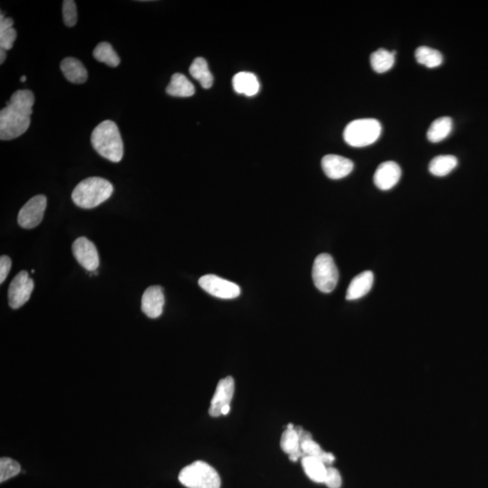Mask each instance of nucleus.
<instances>
[{
    "mask_svg": "<svg viewBox=\"0 0 488 488\" xmlns=\"http://www.w3.org/2000/svg\"><path fill=\"white\" fill-rule=\"evenodd\" d=\"M34 103V94L29 90H19L12 94L7 106L0 112L1 140L17 139L28 130Z\"/></svg>",
    "mask_w": 488,
    "mask_h": 488,
    "instance_id": "obj_1",
    "label": "nucleus"
},
{
    "mask_svg": "<svg viewBox=\"0 0 488 488\" xmlns=\"http://www.w3.org/2000/svg\"><path fill=\"white\" fill-rule=\"evenodd\" d=\"M91 142L95 151L106 160L115 163L122 160L124 142L115 122L106 121L99 124L92 131Z\"/></svg>",
    "mask_w": 488,
    "mask_h": 488,
    "instance_id": "obj_2",
    "label": "nucleus"
},
{
    "mask_svg": "<svg viewBox=\"0 0 488 488\" xmlns=\"http://www.w3.org/2000/svg\"><path fill=\"white\" fill-rule=\"evenodd\" d=\"M112 193V183L94 176L79 183L71 194V199L81 208L92 209L106 202Z\"/></svg>",
    "mask_w": 488,
    "mask_h": 488,
    "instance_id": "obj_3",
    "label": "nucleus"
},
{
    "mask_svg": "<svg viewBox=\"0 0 488 488\" xmlns=\"http://www.w3.org/2000/svg\"><path fill=\"white\" fill-rule=\"evenodd\" d=\"M179 481L187 488H220L221 478L217 470L203 461H196L179 473Z\"/></svg>",
    "mask_w": 488,
    "mask_h": 488,
    "instance_id": "obj_4",
    "label": "nucleus"
},
{
    "mask_svg": "<svg viewBox=\"0 0 488 488\" xmlns=\"http://www.w3.org/2000/svg\"><path fill=\"white\" fill-rule=\"evenodd\" d=\"M381 133L382 125L377 119H355L346 126L344 131V139L354 148H364L376 142Z\"/></svg>",
    "mask_w": 488,
    "mask_h": 488,
    "instance_id": "obj_5",
    "label": "nucleus"
},
{
    "mask_svg": "<svg viewBox=\"0 0 488 488\" xmlns=\"http://www.w3.org/2000/svg\"><path fill=\"white\" fill-rule=\"evenodd\" d=\"M338 269L334 259L328 253L319 254L314 262L312 278L317 289L323 293L333 292L338 283Z\"/></svg>",
    "mask_w": 488,
    "mask_h": 488,
    "instance_id": "obj_6",
    "label": "nucleus"
},
{
    "mask_svg": "<svg viewBox=\"0 0 488 488\" xmlns=\"http://www.w3.org/2000/svg\"><path fill=\"white\" fill-rule=\"evenodd\" d=\"M34 290V281L28 276V271H20L12 280L8 289V304L13 310H17L29 301Z\"/></svg>",
    "mask_w": 488,
    "mask_h": 488,
    "instance_id": "obj_7",
    "label": "nucleus"
},
{
    "mask_svg": "<svg viewBox=\"0 0 488 488\" xmlns=\"http://www.w3.org/2000/svg\"><path fill=\"white\" fill-rule=\"evenodd\" d=\"M47 205V199L43 194L32 197L20 209L19 217H17L19 226L25 229H33L39 226L43 220Z\"/></svg>",
    "mask_w": 488,
    "mask_h": 488,
    "instance_id": "obj_8",
    "label": "nucleus"
},
{
    "mask_svg": "<svg viewBox=\"0 0 488 488\" xmlns=\"http://www.w3.org/2000/svg\"><path fill=\"white\" fill-rule=\"evenodd\" d=\"M199 284L205 292L219 298L232 299L241 294V289L238 285L217 275H205L200 278Z\"/></svg>",
    "mask_w": 488,
    "mask_h": 488,
    "instance_id": "obj_9",
    "label": "nucleus"
},
{
    "mask_svg": "<svg viewBox=\"0 0 488 488\" xmlns=\"http://www.w3.org/2000/svg\"><path fill=\"white\" fill-rule=\"evenodd\" d=\"M71 249L77 262L87 271L92 272L98 269L100 259L94 242L85 237H80L74 241Z\"/></svg>",
    "mask_w": 488,
    "mask_h": 488,
    "instance_id": "obj_10",
    "label": "nucleus"
},
{
    "mask_svg": "<svg viewBox=\"0 0 488 488\" xmlns=\"http://www.w3.org/2000/svg\"><path fill=\"white\" fill-rule=\"evenodd\" d=\"M233 394H235V380L233 377L227 376L226 378L221 380L218 382L217 391L211 401L209 414L212 417H219L221 415V410L226 406H230Z\"/></svg>",
    "mask_w": 488,
    "mask_h": 488,
    "instance_id": "obj_11",
    "label": "nucleus"
},
{
    "mask_svg": "<svg viewBox=\"0 0 488 488\" xmlns=\"http://www.w3.org/2000/svg\"><path fill=\"white\" fill-rule=\"evenodd\" d=\"M402 169L394 161H386L379 165L373 176V182L379 190H392L399 182Z\"/></svg>",
    "mask_w": 488,
    "mask_h": 488,
    "instance_id": "obj_12",
    "label": "nucleus"
},
{
    "mask_svg": "<svg viewBox=\"0 0 488 488\" xmlns=\"http://www.w3.org/2000/svg\"><path fill=\"white\" fill-rule=\"evenodd\" d=\"M323 171L328 178L341 179L346 178L354 169V163L349 158L338 155H326L321 161Z\"/></svg>",
    "mask_w": 488,
    "mask_h": 488,
    "instance_id": "obj_13",
    "label": "nucleus"
},
{
    "mask_svg": "<svg viewBox=\"0 0 488 488\" xmlns=\"http://www.w3.org/2000/svg\"><path fill=\"white\" fill-rule=\"evenodd\" d=\"M165 297L160 286H151L145 290L142 299V310L146 316L157 319L163 313Z\"/></svg>",
    "mask_w": 488,
    "mask_h": 488,
    "instance_id": "obj_14",
    "label": "nucleus"
},
{
    "mask_svg": "<svg viewBox=\"0 0 488 488\" xmlns=\"http://www.w3.org/2000/svg\"><path fill=\"white\" fill-rule=\"evenodd\" d=\"M374 276L372 271H367L353 278L347 289V301H356L369 293L373 285Z\"/></svg>",
    "mask_w": 488,
    "mask_h": 488,
    "instance_id": "obj_15",
    "label": "nucleus"
},
{
    "mask_svg": "<svg viewBox=\"0 0 488 488\" xmlns=\"http://www.w3.org/2000/svg\"><path fill=\"white\" fill-rule=\"evenodd\" d=\"M280 447L285 453L289 454V460L296 462L304 457L301 448V441L294 425L287 424L286 430L281 436Z\"/></svg>",
    "mask_w": 488,
    "mask_h": 488,
    "instance_id": "obj_16",
    "label": "nucleus"
},
{
    "mask_svg": "<svg viewBox=\"0 0 488 488\" xmlns=\"http://www.w3.org/2000/svg\"><path fill=\"white\" fill-rule=\"evenodd\" d=\"M62 73L69 82L71 83H76V85H81V83H85L88 78V73L82 62L79 60L74 58H67L61 62Z\"/></svg>",
    "mask_w": 488,
    "mask_h": 488,
    "instance_id": "obj_17",
    "label": "nucleus"
},
{
    "mask_svg": "<svg viewBox=\"0 0 488 488\" xmlns=\"http://www.w3.org/2000/svg\"><path fill=\"white\" fill-rule=\"evenodd\" d=\"M233 86L235 91L239 94L254 96L258 94L260 83L255 74L241 71L233 76Z\"/></svg>",
    "mask_w": 488,
    "mask_h": 488,
    "instance_id": "obj_18",
    "label": "nucleus"
},
{
    "mask_svg": "<svg viewBox=\"0 0 488 488\" xmlns=\"http://www.w3.org/2000/svg\"><path fill=\"white\" fill-rule=\"evenodd\" d=\"M167 94L174 97L187 98L194 94L193 83L182 74H173L169 86L167 87Z\"/></svg>",
    "mask_w": 488,
    "mask_h": 488,
    "instance_id": "obj_19",
    "label": "nucleus"
},
{
    "mask_svg": "<svg viewBox=\"0 0 488 488\" xmlns=\"http://www.w3.org/2000/svg\"><path fill=\"white\" fill-rule=\"evenodd\" d=\"M301 464L308 478L316 483L324 484L328 470L324 462L316 457L305 456L302 457Z\"/></svg>",
    "mask_w": 488,
    "mask_h": 488,
    "instance_id": "obj_20",
    "label": "nucleus"
},
{
    "mask_svg": "<svg viewBox=\"0 0 488 488\" xmlns=\"http://www.w3.org/2000/svg\"><path fill=\"white\" fill-rule=\"evenodd\" d=\"M192 77L199 81L203 89L211 88L214 83V76L209 70L208 62L202 58H197L192 62L190 68Z\"/></svg>",
    "mask_w": 488,
    "mask_h": 488,
    "instance_id": "obj_21",
    "label": "nucleus"
},
{
    "mask_svg": "<svg viewBox=\"0 0 488 488\" xmlns=\"http://www.w3.org/2000/svg\"><path fill=\"white\" fill-rule=\"evenodd\" d=\"M453 121L450 117H441L435 119L428 130L427 137L430 142H441L450 135Z\"/></svg>",
    "mask_w": 488,
    "mask_h": 488,
    "instance_id": "obj_22",
    "label": "nucleus"
},
{
    "mask_svg": "<svg viewBox=\"0 0 488 488\" xmlns=\"http://www.w3.org/2000/svg\"><path fill=\"white\" fill-rule=\"evenodd\" d=\"M457 160L452 155H437L429 165V170L433 176H445L456 169Z\"/></svg>",
    "mask_w": 488,
    "mask_h": 488,
    "instance_id": "obj_23",
    "label": "nucleus"
},
{
    "mask_svg": "<svg viewBox=\"0 0 488 488\" xmlns=\"http://www.w3.org/2000/svg\"><path fill=\"white\" fill-rule=\"evenodd\" d=\"M395 51H389L380 48L371 55L370 62L373 70L378 74L385 73L394 67L395 62Z\"/></svg>",
    "mask_w": 488,
    "mask_h": 488,
    "instance_id": "obj_24",
    "label": "nucleus"
},
{
    "mask_svg": "<svg viewBox=\"0 0 488 488\" xmlns=\"http://www.w3.org/2000/svg\"><path fill=\"white\" fill-rule=\"evenodd\" d=\"M415 58L419 64L428 68L438 67L443 61V56L439 51L428 47H418L415 51Z\"/></svg>",
    "mask_w": 488,
    "mask_h": 488,
    "instance_id": "obj_25",
    "label": "nucleus"
},
{
    "mask_svg": "<svg viewBox=\"0 0 488 488\" xmlns=\"http://www.w3.org/2000/svg\"><path fill=\"white\" fill-rule=\"evenodd\" d=\"M94 56L98 62H103L110 67H117L121 64V59L113 49L112 44L103 42L95 47Z\"/></svg>",
    "mask_w": 488,
    "mask_h": 488,
    "instance_id": "obj_26",
    "label": "nucleus"
},
{
    "mask_svg": "<svg viewBox=\"0 0 488 488\" xmlns=\"http://www.w3.org/2000/svg\"><path fill=\"white\" fill-rule=\"evenodd\" d=\"M301 448L304 457H316V459L324 462L326 465H331L335 460L333 454L323 451L322 448L315 441H313V439H307V441L302 442Z\"/></svg>",
    "mask_w": 488,
    "mask_h": 488,
    "instance_id": "obj_27",
    "label": "nucleus"
},
{
    "mask_svg": "<svg viewBox=\"0 0 488 488\" xmlns=\"http://www.w3.org/2000/svg\"><path fill=\"white\" fill-rule=\"evenodd\" d=\"M20 471L19 463L17 462L16 460H12L10 457H1L0 460V482L1 483L16 477Z\"/></svg>",
    "mask_w": 488,
    "mask_h": 488,
    "instance_id": "obj_28",
    "label": "nucleus"
},
{
    "mask_svg": "<svg viewBox=\"0 0 488 488\" xmlns=\"http://www.w3.org/2000/svg\"><path fill=\"white\" fill-rule=\"evenodd\" d=\"M62 17L68 28H73L77 23V8L74 0H65L62 2Z\"/></svg>",
    "mask_w": 488,
    "mask_h": 488,
    "instance_id": "obj_29",
    "label": "nucleus"
},
{
    "mask_svg": "<svg viewBox=\"0 0 488 488\" xmlns=\"http://www.w3.org/2000/svg\"><path fill=\"white\" fill-rule=\"evenodd\" d=\"M17 31L13 28L0 30V48L11 50L17 39Z\"/></svg>",
    "mask_w": 488,
    "mask_h": 488,
    "instance_id": "obj_30",
    "label": "nucleus"
},
{
    "mask_svg": "<svg viewBox=\"0 0 488 488\" xmlns=\"http://www.w3.org/2000/svg\"><path fill=\"white\" fill-rule=\"evenodd\" d=\"M324 484L328 488H340L342 486V478L339 471L333 466H328Z\"/></svg>",
    "mask_w": 488,
    "mask_h": 488,
    "instance_id": "obj_31",
    "label": "nucleus"
},
{
    "mask_svg": "<svg viewBox=\"0 0 488 488\" xmlns=\"http://www.w3.org/2000/svg\"><path fill=\"white\" fill-rule=\"evenodd\" d=\"M11 264L10 257L7 255L1 256V258H0V283H4L6 278H7L10 271Z\"/></svg>",
    "mask_w": 488,
    "mask_h": 488,
    "instance_id": "obj_32",
    "label": "nucleus"
},
{
    "mask_svg": "<svg viewBox=\"0 0 488 488\" xmlns=\"http://www.w3.org/2000/svg\"><path fill=\"white\" fill-rule=\"evenodd\" d=\"M6 58H7V53H6V50L1 49L0 48V64H3L5 62Z\"/></svg>",
    "mask_w": 488,
    "mask_h": 488,
    "instance_id": "obj_33",
    "label": "nucleus"
},
{
    "mask_svg": "<svg viewBox=\"0 0 488 488\" xmlns=\"http://www.w3.org/2000/svg\"><path fill=\"white\" fill-rule=\"evenodd\" d=\"M20 81H21V82H23V83H24V82H26V76H23L22 77L20 78Z\"/></svg>",
    "mask_w": 488,
    "mask_h": 488,
    "instance_id": "obj_34",
    "label": "nucleus"
}]
</instances>
